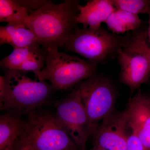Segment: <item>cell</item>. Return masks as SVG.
I'll list each match as a JSON object with an SVG mask.
<instances>
[{
	"label": "cell",
	"instance_id": "5",
	"mask_svg": "<svg viewBox=\"0 0 150 150\" xmlns=\"http://www.w3.org/2000/svg\"><path fill=\"white\" fill-rule=\"evenodd\" d=\"M43 48L46 66L36 77L48 81L55 90H67L96 74V65L78 56L60 52L57 46Z\"/></svg>",
	"mask_w": 150,
	"mask_h": 150
},
{
	"label": "cell",
	"instance_id": "13",
	"mask_svg": "<svg viewBox=\"0 0 150 150\" xmlns=\"http://www.w3.org/2000/svg\"><path fill=\"white\" fill-rule=\"evenodd\" d=\"M4 44H8L15 48L38 43L34 33L25 25L7 24L0 26V45Z\"/></svg>",
	"mask_w": 150,
	"mask_h": 150
},
{
	"label": "cell",
	"instance_id": "20",
	"mask_svg": "<svg viewBox=\"0 0 150 150\" xmlns=\"http://www.w3.org/2000/svg\"><path fill=\"white\" fill-rule=\"evenodd\" d=\"M148 15H149V20H148V24H149V27H148L147 29L148 38H149V40L150 43V10L149 11Z\"/></svg>",
	"mask_w": 150,
	"mask_h": 150
},
{
	"label": "cell",
	"instance_id": "22",
	"mask_svg": "<svg viewBox=\"0 0 150 150\" xmlns=\"http://www.w3.org/2000/svg\"><path fill=\"white\" fill-rule=\"evenodd\" d=\"M146 51L147 55L148 58L150 62V46L149 45H148L147 46Z\"/></svg>",
	"mask_w": 150,
	"mask_h": 150
},
{
	"label": "cell",
	"instance_id": "2",
	"mask_svg": "<svg viewBox=\"0 0 150 150\" xmlns=\"http://www.w3.org/2000/svg\"><path fill=\"white\" fill-rule=\"evenodd\" d=\"M55 90L46 81L33 80L25 73L7 70L0 76V108L21 115L41 108Z\"/></svg>",
	"mask_w": 150,
	"mask_h": 150
},
{
	"label": "cell",
	"instance_id": "11",
	"mask_svg": "<svg viewBox=\"0 0 150 150\" xmlns=\"http://www.w3.org/2000/svg\"><path fill=\"white\" fill-rule=\"evenodd\" d=\"M25 120L7 112L0 116V150H18L25 133Z\"/></svg>",
	"mask_w": 150,
	"mask_h": 150
},
{
	"label": "cell",
	"instance_id": "9",
	"mask_svg": "<svg viewBox=\"0 0 150 150\" xmlns=\"http://www.w3.org/2000/svg\"><path fill=\"white\" fill-rule=\"evenodd\" d=\"M129 118L127 108L121 112L114 110L106 115L91 134L93 146L107 150H126Z\"/></svg>",
	"mask_w": 150,
	"mask_h": 150
},
{
	"label": "cell",
	"instance_id": "12",
	"mask_svg": "<svg viewBox=\"0 0 150 150\" xmlns=\"http://www.w3.org/2000/svg\"><path fill=\"white\" fill-rule=\"evenodd\" d=\"M115 9L112 0L89 1L84 5L80 6L78 24H82L83 28L99 27Z\"/></svg>",
	"mask_w": 150,
	"mask_h": 150
},
{
	"label": "cell",
	"instance_id": "21",
	"mask_svg": "<svg viewBox=\"0 0 150 150\" xmlns=\"http://www.w3.org/2000/svg\"><path fill=\"white\" fill-rule=\"evenodd\" d=\"M107 150L106 149H103V148H102L98 146H93V147L91 148V149H90L89 150Z\"/></svg>",
	"mask_w": 150,
	"mask_h": 150
},
{
	"label": "cell",
	"instance_id": "18",
	"mask_svg": "<svg viewBox=\"0 0 150 150\" xmlns=\"http://www.w3.org/2000/svg\"><path fill=\"white\" fill-rule=\"evenodd\" d=\"M115 8L138 15L148 14L150 10V0H112Z\"/></svg>",
	"mask_w": 150,
	"mask_h": 150
},
{
	"label": "cell",
	"instance_id": "17",
	"mask_svg": "<svg viewBox=\"0 0 150 150\" xmlns=\"http://www.w3.org/2000/svg\"><path fill=\"white\" fill-rule=\"evenodd\" d=\"M45 64V50L38 44L27 60L20 67L18 71L25 73L30 71L33 72L36 76L43 69Z\"/></svg>",
	"mask_w": 150,
	"mask_h": 150
},
{
	"label": "cell",
	"instance_id": "6",
	"mask_svg": "<svg viewBox=\"0 0 150 150\" xmlns=\"http://www.w3.org/2000/svg\"><path fill=\"white\" fill-rule=\"evenodd\" d=\"M147 30L142 28L132 31L127 43L117 54L121 68L119 77L121 82L131 92L149 81L150 62L147 55Z\"/></svg>",
	"mask_w": 150,
	"mask_h": 150
},
{
	"label": "cell",
	"instance_id": "1",
	"mask_svg": "<svg viewBox=\"0 0 150 150\" xmlns=\"http://www.w3.org/2000/svg\"><path fill=\"white\" fill-rule=\"evenodd\" d=\"M80 1L66 0L59 4L46 1L41 7L29 13L27 27L43 48L61 47L78 26Z\"/></svg>",
	"mask_w": 150,
	"mask_h": 150
},
{
	"label": "cell",
	"instance_id": "15",
	"mask_svg": "<svg viewBox=\"0 0 150 150\" xmlns=\"http://www.w3.org/2000/svg\"><path fill=\"white\" fill-rule=\"evenodd\" d=\"M29 12L15 0H0V21L7 24H22L27 27Z\"/></svg>",
	"mask_w": 150,
	"mask_h": 150
},
{
	"label": "cell",
	"instance_id": "7",
	"mask_svg": "<svg viewBox=\"0 0 150 150\" xmlns=\"http://www.w3.org/2000/svg\"><path fill=\"white\" fill-rule=\"evenodd\" d=\"M76 87L88 116L91 136L99 122L114 110L115 87L109 78L96 74Z\"/></svg>",
	"mask_w": 150,
	"mask_h": 150
},
{
	"label": "cell",
	"instance_id": "14",
	"mask_svg": "<svg viewBox=\"0 0 150 150\" xmlns=\"http://www.w3.org/2000/svg\"><path fill=\"white\" fill-rule=\"evenodd\" d=\"M105 23L108 30L118 35L139 29L142 21L139 16L115 8Z\"/></svg>",
	"mask_w": 150,
	"mask_h": 150
},
{
	"label": "cell",
	"instance_id": "3",
	"mask_svg": "<svg viewBox=\"0 0 150 150\" xmlns=\"http://www.w3.org/2000/svg\"><path fill=\"white\" fill-rule=\"evenodd\" d=\"M27 115L18 150H78L56 114L40 108Z\"/></svg>",
	"mask_w": 150,
	"mask_h": 150
},
{
	"label": "cell",
	"instance_id": "4",
	"mask_svg": "<svg viewBox=\"0 0 150 150\" xmlns=\"http://www.w3.org/2000/svg\"><path fill=\"white\" fill-rule=\"evenodd\" d=\"M130 34L128 32L123 36L117 35L108 32L102 26L96 28L78 27L61 47L81 55L97 66L117 56Z\"/></svg>",
	"mask_w": 150,
	"mask_h": 150
},
{
	"label": "cell",
	"instance_id": "19",
	"mask_svg": "<svg viewBox=\"0 0 150 150\" xmlns=\"http://www.w3.org/2000/svg\"><path fill=\"white\" fill-rule=\"evenodd\" d=\"M131 132L128 138L126 150H148L142 144L136 134Z\"/></svg>",
	"mask_w": 150,
	"mask_h": 150
},
{
	"label": "cell",
	"instance_id": "23",
	"mask_svg": "<svg viewBox=\"0 0 150 150\" xmlns=\"http://www.w3.org/2000/svg\"><path fill=\"white\" fill-rule=\"evenodd\" d=\"M21 150H26V149H22Z\"/></svg>",
	"mask_w": 150,
	"mask_h": 150
},
{
	"label": "cell",
	"instance_id": "16",
	"mask_svg": "<svg viewBox=\"0 0 150 150\" xmlns=\"http://www.w3.org/2000/svg\"><path fill=\"white\" fill-rule=\"evenodd\" d=\"M38 44L23 48H13V51L11 54L1 60L0 62L1 68L5 71H18L20 67L27 60Z\"/></svg>",
	"mask_w": 150,
	"mask_h": 150
},
{
	"label": "cell",
	"instance_id": "8",
	"mask_svg": "<svg viewBox=\"0 0 150 150\" xmlns=\"http://www.w3.org/2000/svg\"><path fill=\"white\" fill-rule=\"evenodd\" d=\"M55 114L78 150H86L89 121L77 87L59 103Z\"/></svg>",
	"mask_w": 150,
	"mask_h": 150
},
{
	"label": "cell",
	"instance_id": "10",
	"mask_svg": "<svg viewBox=\"0 0 150 150\" xmlns=\"http://www.w3.org/2000/svg\"><path fill=\"white\" fill-rule=\"evenodd\" d=\"M126 108L129 112V129L150 150V98L139 90L129 98Z\"/></svg>",
	"mask_w": 150,
	"mask_h": 150
}]
</instances>
